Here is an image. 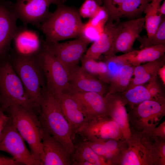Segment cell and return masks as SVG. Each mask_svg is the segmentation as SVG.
I'll return each instance as SVG.
<instances>
[{
    "instance_id": "obj_1",
    "label": "cell",
    "mask_w": 165,
    "mask_h": 165,
    "mask_svg": "<svg viewBox=\"0 0 165 165\" xmlns=\"http://www.w3.org/2000/svg\"><path fill=\"white\" fill-rule=\"evenodd\" d=\"M81 17L77 9L62 4L57 6L55 10L36 27L43 33L47 42L77 38L83 24Z\"/></svg>"
},
{
    "instance_id": "obj_2",
    "label": "cell",
    "mask_w": 165,
    "mask_h": 165,
    "mask_svg": "<svg viewBox=\"0 0 165 165\" xmlns=\"http://www.w3.org/2000/svg\"><path fill=\"white\" fill-rule=\"evenodd\" d=\"M38 117L42 128L59 141L72 156L75 146L70 126L57 100L46 90L39 104Z\"/></svg>"
},
{
    "instance_id": "obj_3",
    "label": "cell",
    "mask_w": 165,
    "mask_h": 165,
    "mask_svg": "<svg viewBox=\"0 0 165 165\" xmlns=\"http://www.w3.org/2000/svg\"><path fill=\"white\" fill-rule=\"evenodd\" d=\"M5 112L8 113L16 128L28 144L32 155L42 165V127L38 113L15 105Z\"/></svg>"
},
{
    "instance_id": "obj_4",
    "label": "cell",
    "mask_w": 165,
    "mask_h": 165,
    "mask_svg": "<svg viewBox=\"0 0 165 165\" xmlns=\"http://www.w3.org/2000/svg\"><path fill=\"white\" fill-rule=\"evenodd\" d=\"M9 60L28 97L39 110L42 97L46 89L44 77L37 57L13 54Z\"/></svg>"
},
{
    "instance_id": "obj_5",
    "label": "cell",
    "mask_w": 165,
    "mask_h": 165,
    "mask_svg": "<svg viewBox=\"0 0 165 165\" xmlns=\"http://www.w3.org/2000/svg\"><path fill=\"white\" fill-rule=\"evenodd\" d=\"M13 105L38 113L37 108L28 97L9 58L0 63V106L4 112Z\"/></svg>"
},
{
    "instance_id": "obj_6",
    "label": "cell",
    "mask_w": 165,
    "mask_h": 165,
    "mask_svg": "<svg viewBox=\"0 0 165 165\" xmlns=\"http://www.w3.org/2000/svg\"><path fill=\"white\" fill-rule=\"evenodd\" d=\"M37 59L43 74L47 91L54 95L66 92L69 73L44 44Z\"/></svg>"
},
{
    "instance_id": "obj_7",
    "label": "cell",
    "mask_w": 165,
    "mask_h": 165,
    "mask_svg": "<svg viewBox=\"0 0 165 165\" xmlns=\"http://www.w3.org/2000/svg\"><path fill=\"white\" fill-rule=\"evenodd\" d=\"M154 138L148 134L132 132L125 141L116 164L122 165H153L152 146Z\"/></svg>"
},
{
    "instance_id": "obj_8",
    "label": "cell",
    "mask_w": 165,
    "mask_h": 165,
    "mask_svg": "<svg viewBox=\"0 0 165 165\" xmlns=\"http://www.w3.org/2000/svg\"><path fill=\"white\" fill-rule=\"evenodd\" d=\"M128 118L132 132L149 134L165 115V104L153 100L145 101L132 108Z\"/></svg>"
},
{
    "instance_id": "obj_9",
    "label": "cell",
    "mask_w": 165,
    "mask_h": 165,
    "mask_svg": "<svg viewBox=\"0 0 165 165\" xmlns=\"http://www.w3.org/2000/svg\"><path fill=\"white\" fill-rule=\"evenodd\" d=\"M0 151L9 154L20 164L41 165L27 148L10 117L0 137Z\"/></svg>"
},
{
    "instance_id": "obj_10",
    "label": "cell",
    "mask_w": 165,
    "mask_h": 165,
    "mask_svg": "<svg viewBox=\"0 0 165 165\" xmlns=\"http://www.w3.org/2000/svg\"><path fill=\"white\" fill-rule=\"evenodd\" d=\"M82 140L90 141L125 140L117 123L108 116L88 121L79 132Z\"/></svg>"
},
{
    "instance_id": "obj_11",
    "label": "cell",
    "mask_w": 165,
    "mask_h": 165,
    "mask_svg": "<svg viewBox=\"0 0 165 165\" xmlns=\"http://www.w3.org/2000/svg\"><path fill=\"white\" fill-rule=\"evenodd\" d=\"M65 0H16L13 6L18 19L24 25L37 26L48 17L51 4H64Z\"/></svg>"
},
{
    "instance_id": "obj_12",
    "label": "cell",
    "mask_w": 165,
    "mask_h": 165,
    "mask_svg": "<svg viewBox=\"0 0 165 165\" xmlns=\"http://www.w3.org/2000/svg\"><path fill=\"white\" fill-rule=\"evenodd\" d=\"M90 43L79 37L63 42L51 43L45 40L44 45L68 72L78 66Z\"/></svg>"
},
{
    "instance_id": "obj_13",
    "label": "cell",
    "mask_w": 165,
    "mask_h": 165,
    "mask_svg": "<svg viewBox=\"0 0 165 165\" xmlns=\"http://www.w3.org/2000/svg\"><path fill=\"white\" fill-rule=\"evenodd\" d=\"M145 24V18L141 17L122 22L117 25L112 48L108 55L106 56L131 51Z\"/></svg>"
},
{
    "instance_id": "obj_14",
    "label": "cell",
    "mask_w": 165,
    "mask_h": 165,
    "mask_svg": "<svg viewBox=\"0 0 165 165\" xmlns=\"http://www.w3.org/2000/svg\"><path fill=\"white\" fill-rule=\"evenodd\" d=\"M43 40L39 32L27 26L18 27L13 42L14 55L36 57L44 47Z\"/></svg>"
},
{
    "instance_id": "obj_15",
    "label": "cell",
    "mask_w": 165,
    "mask_h": 165,
    "mask_svg": "<svg viewBox=\"0 0 165 165\" xmlns=\"http://www.w3.org/2000/svg\"><path fill=\"white\" fill-rule=\"evenodd\" d=\"M18 20L11 1L0 0V59L6 56L18 28Z\"/></svg>"
},
{
    "instance_id": "obj_16",
    "label": "cell",
    "mask_w": 165,
    "mask_h": 165,
    "mask_svg": "<svg viewBox=\"0 0 165 165\" xmlns=\"http://www.w3.org/2000/svg\"><path fill=\"white\" fill-rule=\"evenodd\" d=\"M53 95L69 124L73 141L87 122V119L77 100L73 95L66 92Z\"/></svg>"
},
{
    "instance_id": "obj_17",
    "label": "cell",
    "mask_w": 165,
    "mask_h": 165,
    "mask_svg": "<svg viewBox=\"0 0 165 165\" xmlns=\"http://www.w3.org/2000/svg\"><path fill=\"white\" fill-rule=\"evenodd\" d=\"M105 83L78 65L69 72V86L66 92H94L104 96L108 91Z\"/></svg>"
},
{
    "instance_id": "obj_18",
    "label": "cell",
    "mask_w": 165,
    "mask_h": 165,
    "mask_svg": "<svg viewBox=\"0 0 165 165\" xmlns=\"http://www.w3.org/2000/svg\"><path fill=\"white\" fill-rule=\"evenodd\" d=\"M69 94L76 99L88 121L108 116V99L107 95L103 96L94 92Z\"/></svg>"
},
{
    "instance_id": "obj_19",
    "label": "cell",
    "mask_w": 165,
    "mask_h": 165,
    "mask_svg": "<svg viewBox=\"0 0 165 165\" xmlns=\"http://www.w3.org/2000/svg\"><path fill=\"white\" fill-rule=\"evenodd\" d=\"M42 165H72L71 155L64 145L42 128Z\"/></svg>"
},
{
    "instance_id": "obj_20",
    "label": "cell",
    "mask_w": 165,
    "mask_h": 165,
    "mask_svg": "<svg viewBox=\"0 0 165 165\" xmlns=\"http://www.w3.org/2000/svg\"><path fill=\"white\" fill-rule=\"evenodd\" d=\"M151 0H102L109 20L132 17L144 11Z\"/></svg>"
},
{
    "instance_id": "obj_21",
    "label": "cell",
    "mask_w": 165,
    "mask_h": 165,
    "mask_svg": "<svg viewBox=\"0 0 165 165\" xmlns=\"http://www.w3.org/2000/svg\"><path fill=\"white\" fill-rule=\"evenodd\" d=\"M117 25L109 20L99 37L86 52L83 57L97 60L103 54H109L112 47Z\"/></svg>"
},
{
    "instance_id": "obj_22",
    "label": "cell",
    "mask_w": 165,
    "mask_h": 165,
    "mask_svg": "<svg viewBox=\"0 0 165 165\" xmlns=\"http://www.w3.org/2000/svg\"><path fill=\"white\" fill-rule=\"evenodd\" d=\"M108 116L119 126L125 141L131 136L132 132L129 122L128 115L125 107V103L120 97L114 94H108Z\"/></svg>"
},
{
    "instance_id": "obj_23",
    "label": "cell",
    "mask_w": 165,
    "mask_h": 165,
    "mask_svg": "<svg viewBox=\"0 0 165 165\" xmlns=\"http://www.w3.org/2000/svg\"><path fill=\"white\" fill-rule=\"evenodd\" d=\"M74 151L71 156L72 165H108L85 141L82 140L74 144Z\"/></svg>"
},
{
    "instance_id": "obj_24",
    "label": "cell",
    "mask_w": 165,
    "mask_h": 165,
    "mask_svg": "<svg viewBox=\"0 0 165 165\" xmlns=\"http://www.w3.org/2000/svg\"><path fill=\"white\" fill-rule=\"evenodd\" d=\"M164 62L165 57L163 56L154 61L135 66L133 74L134 77L127 88L142 85L156 77L158 70L165 64Z\"/></svg>"
},
{
    "instance_id": "obj_25",
    "label": "cell",
    "mask_w": 165,
    "mask_h": 165,
    "mask_svg": "<svg viewBox=\"0 0 165 165\" xmlns=\"http://www.w3.org/2000/svg\"><path fill=\"white\" fill-rule=\"evenodd\" d=\"M124 141L113 139L93 142L91 147L109 165L116 164L121 152Z\"/></svg>"
},
{
    "instance_id": "obj_26",
    "label": "cell",
    "mask_w": 165,
    "mask_h": 165,
    "mask_svg": "<svg viewBox=\"0 0 165 165\" xmlns=\"http://www.w3.org/2000/svg\"><path fill=\"white\" fill-rule=\"evenodd\" d=\"M165 45H159L145 47L139 50L129 52L130 64L135 67L141 63L156 61L164 56Z\"/></svg>"
},
{
    "instance_id": "obj_27",
    "label": "cell",
    "mask_w": 165,
    "mask_h": 165,
    "mask_svg": "<svg viewBox=\"0 0 165 165\" xmlns=\"http://www.w3.org/2000/svg\"><path fill=\"white\" fill-rule=\"evenodd\" d=\"M163 0H151L145 8V18L147 36L153 35L159 26L162 19V16L159 12V7Z\"/></svg>"
},
{
    "instance_id": "obj_28",
    "label": "cell",
    "mask_w": 165,
    "mask_h": 165,
    "mask_svg": "<svg viewBox=\"0 0 165 165\" xmlns=\"http://www.w3.org/2000/svg\"><path fill=\"white\" fill-rule=\"evenodd\" d=\"M134 67L130 64L122 67L116 76L110 82V87L107 94H115L125 91L131 81Z\"/></svg>"
},
{
    "instance_id": "obj_29",
    "label": "cell",
    "mask_w": 165,
    "mask_h": 165,
    "mask_svg": "<svg viewBox=\"0 0 165 165\" xmlns=\"http://www.w3.org/2000/svg\"><path fill=\"white\" fill-rule=\"evenodd\" d=\"M123 92L121 98L131 108L145 101L153 100L146 88L142 85L127 88Z\"/></svg>"
},
{
    "instance_id": "obj_30",
    "label": "cell",
    "mask_w": 165,
    "mask_h": 165,
    "mask_svg": "<svg viewBox=\"0 0 165 165\" xmlns=\"http://www.w3.org/2000/svg\"><path fill=\"white\" fill-rule=\"evenodd\" d=\"M104 61L107 67L109 83L116 76L122 67L127 64L131 65L128 60V52L118 56H105Z\"/></svg>"
},
{
    "instance_id": "obj_31",
    "label": "cell",
    "mask_w": 165,
    "mask_h": 165,
    "mask_svg": "<svg viewBox=\"0 0 165 165\" xmlns=\"http://www.w3.org/2000/svg\"><path fill=\"white\" fill-rule=\"evenodd\" d=\"M140 43L141 49L159 45H165V20L162 19L155 33L150 37L139 36L137 38Z\"/></svg>"
},
{
    "instance_id": "obj_32",
    "label": "cell",
    "mask_w": 165,
    "mask_h": 165,
    "mask_svg": "<svg viewBox=\"0 0 165 165\" xmlns=\"http://www.w3.org/2000/svg\"><path fill=\"white\" fill-rule=\"evenodd\" d=\"M164 139V138L160 137H154L152 146V154L153 165H165Z\"/></svg>"
},
{
    "instance_id": "obj_33",
    "label": "cell",
    "mask_w": 165,
    "mask_h": 165,
    "mask_svg": "<svg viewBox=\"0 0 165 165\" xmlns=\"http://www.w3.org/2000/svg\"><path fill=\"white\" fill-rule=\"evenodd\" d=\"M104 28L93 25L88 22L83 24L79 37L90 43L93 42L99 37Z\"/></svg>"
},
{
    "instance_id": "obj_34",
    "label": "cell",
    "mask_w": 165,
    "mask_h": 165,
    "mask_svg": "<svg viewBox=\"0 0 165 165\" xmlns=\"http://www.w3.org/2000/svg\"><path fill=\"white\" fill-rule=\"evenodd\" d=\"M156 78L155 77L148 82L146 87L153 100L165 103V97Z\"/></svg>"
},
{
    "instance_id": "obj_35",
    "label": "cell",
    "mask_w": 165,
    "mask_h": 165,
    "mask_svg": "<svg viewBox=\"0 0 165 165\" xmlns=\"http://www.w3.org/2000/svg\"><path fill=\"white\" fill-rule=\"evenodd\" d=\"M101 7L94 0H86L81 7L79 13L81 16L90 18Z\"/></svg>"
},
{
    "instance_id": "obj_36",
    "label": "cell",
    "mask_w": 165,
    "mask_h": 165,
    "mask_svg": "<svg viewBox=\"0 0 165 165\" xmlns=\"http://www.w3.org/2000/svg\"><path fill=\"white\" fill-rule=\"evenodd\" d=\"M108 19V16L106 11L104 7H101L88 22L93 25L104 28Z\"/></svg>"
},
{
    "instance_id": "obj_37",
    "label": "cell",
    "mask_w": 165,
    "mask_h": 165,
    "mask_svg": "<svg viewBox=\"0 0 165 165\" xmlns=\"http://www.w3.org/2000/svg\"><path fill=\"white\" fill-rule=\"evenodd\" d=\"M165 122L156 127L148 134L153 137H159L165 139Z\"/></svg>"
},
{
    "instance_id": "obj_38",
    "label": "cell",
    "mask_w": 165,
    "mask_h": 165,
    "mask_svg": "<svg viewBox=\"0 0 165 165\" xmlns=\"http://www.w3.org/2000/svg\"><path fill=\"white\" fill-rule=\"evenodd\" d=\"M10 118V117L6 115L2 110L0 111V137Z\"/></svg>"
},
{
    "instance_id": "obj_39",
    "label": "cell",
    "mask_w": 165,
    "mask_h": 165,
    "mask_svg": "<svg viewBox=\"0 0 165 165\" xmlns=\"http://www.w3.org/2000/svg\"><path fill=\"white\" fill-rule=\"evenodd\" d=\"M20 165L13 157H8L0 156V165Z\"/></svg>"
},
{
    "instance_id": "obj_40",
    "label": "cell",
    "mask_w": 165,
    "mask_h": 165,
    "mask_svg": "<svg viewBox=\"0 0 165 165\" xmlns=\"http://www.w3.org/2000/svg\"><path fill=\"white\" fill-rule=\"evenodd\" d=\"M158 75L164 85H165V65L160 67L158 71Z\"/></svg>"
},
{
    "instance_id": "obj_41",
    "label": "cell",
    "mask_w": 165,
    "mask_h": 165,
    "mask_svg": "<svg viewBox=\"0 0 165 165\" xmlns=\"http://www.w3.org/2000/svg\"><path fill=\"white\" fill-rule=\"evenodd\" d=\"M159 12L162 16L165 14V1L164 0L162 4L160 5L159 9Z\"/></svg>"
},
{
    "instance_id": "obj_42",
    "label": "cell",
    "mask_w": 165,
    "mask_h": 165,
    "mask_svg": "<svg viewBox=\"0 0 165 165\" xmlns=\"http://www.w3.org/2000/svg\"><path fill=\"white\" fill-rule=\"evenodd\" d=\"M2 110L1 108V107H0V111L1 110Z\"/></svg>"
}]
</instances>
